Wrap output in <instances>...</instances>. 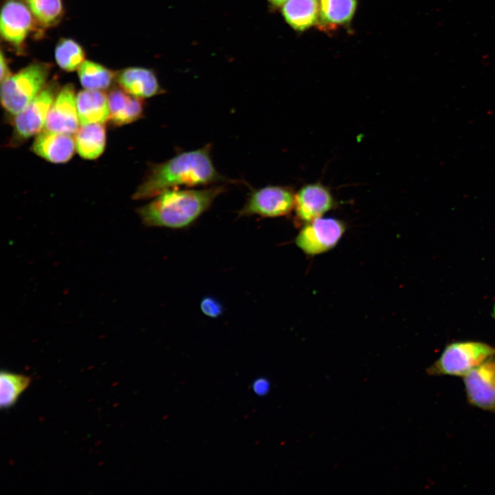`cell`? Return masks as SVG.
<instances>
[{
    "label": "cell",
    "mask_w": 495,
    "mask_h": 495,
    "mask_svg": "<svg viewBox=\"0 0 495 495\" xmlns=\"http://www.w3.org/2000/svg\"><path fill=\"white\" fill-rule=\"evenodd\" d=\"M75 138L71 134L42 131L34 140L32 150L39 157L55 164L69 161L74 154Z\"/></svg>",
    "instance_id": "cell-12"
},
{
    "label": "cell",
    "mask_w": 495,
    "mask_h": 495,
    "mask_svg": "<svg viewBox=\"0 0 495 495\" xmlns=\"http://www.w3.org/2000/svg\"><path fill=\"white\" fill-rule=\"evenodd\" d=\"M462 377L468 402L474 407L495 412V355Z\"/></svg>",
    "instance_id": "cell-8"
},
{
    "label": "cell",
    "mask_w": 495,
    "mask_h": 495,
    "mask_svg": "<svg viewBox=\"0 0 495 495\" xmlns=\"http://www.w3.org/2000/svg\"><path fill=\"white\" fill-rule=\"evenodd\" d=\"M335 204L330 190L319 182L307 184L295 193L294 210L296 219L305 223L321 217Z\"/></svg>",
    "instance_id": "cell-11"
},
{
    "label": "cell",
    "mask_w": 495,
    "mask_h": 495,
    "mask_svg": "<svg viewBox=\"0 0 495 495\" xmlns=\"http://www.w3.org/2000/svg\"><path fill=\"white\" fill-rule=\"evenodd\" d=\"M85 53L82 46L70 38L59 41L55 48V59L58 66L66 72L78 69L85 60Z\"/></svg>",
    "instance_id": "cell-21"
},
{
    "label": "cell",
    "mask_w": 495,
    "mask_h": 495,
    "mask_svg": "<svg viewBox=\"0 0 495 495\" xmlns=\"http://www.w3.org/2000/svg\"><path fill=\"white\" fill-rule=\"evenodd\" d=\"M288 0H268L270 6L274 9H277L283 6V4Z\"/></svg>",
    "instance_id": "cell-26"
},
{
    "label": "cell",
    "mask_w": 495,
    "mask_h": 495,
    "mask_svg": "<svg viewBox=\"0 0 495 495\" xmlns=\"http://www.w3.org/2000/svg\"><path fill=\"white\" fill-rule=\"evenodd\" d=\"M37 22L45 28L56 25L63 16L62 0H25Z\"/></svg>",
    "instance_id": "cell-22"
},
{
    "label": "cell",
    "mask_w": 495,
    "mask_h": 495,
    "mask_svg": "<svg viewBox=\"0 0 495 495\" xmlns=\"http://www.w3.org/2000/svg\"><path fill=\"white\" fill-rule=\"evenodd\" d=\"M50 65L33 63L1 81V100L10 114L20 113L46 86Z\"/></svg>",
    "instance_id": "cell-3"
},
{
    "label": "cell",
    "mask_w": 495,
    "mask_h": 495,
    "mask_svg": "<svg viewBox=\"0 0 495 495\" xmlns=\"http://www.w3.org/2000/svg\"><path fill=\"white\" fill-rule=\"evenodd\" d=\"M56 82L47 85L18 114L14 120V135L24 140L42 131L48 112L58 94Z\"/></svg>",
    "instance_id": "cell-7"
},
{
    "label": "cell",
    "mask_w": 495,
    "mask_h": 495,
    "mask_svg": "<svg viewBox=\"0 0 495 495\" xmlns=\"http://www.w3.org/2000/svg\"><path fill=\"white\" fill-rule=\"evenodd\" d=\"M357 0H319V19L317 25L322 30L347 25L353 17Z\"/></svg>",
    "instance_id": "cell-17"
},
{
    "label": "cell",
    "mask_w": 495,
    "mask_h": 495,
    "mask_svg": "<svg viewBox=\"0 0 495 495\" xmlns=\"http://www.w3.org/2000/svg\"><path fill=\"white\" fill-rule=\"evenodd\" d=\"M32 14L28 5L21 0H7L1 8V37L13 46L20 47L33 28Z\"/></svg>",
    "instance_id": "cell-9"
},
{
    "label": "cell",
    "mask_w": 495,
    "mask_h": 495,
    "mask_svg": "<svg viewBox=\"0 0 495 495\" xmlns=\"http://www.w3.org/2000/svg\"><path fill=\"white\" fill-rule=\"evenodd\" d=\"M76 148L85 160H95L104 151L106 144V128L102 123L82 125L75 135Z\"/></svg>",
    "instance_id": "cell-18"
},
{
    "label": "cell",
    "mask_w": 495,
    "mask_h": 495,
    "mask_svg": "<svg viewBox=\"0 0 495 495\" xmlns=\"http://www.w3.org/2000/svg\"><path fill=\"white\" fill-rule=\"evenodd\" d=\"M30 377L8 371L0 375V407L6 409L12 406L19 396L29 386Z\"/></svg>",
    "instance_id": "cell-20"
},
{
    "label": "cell",
    "mask_w": 495,
    "mask_h": 495,
    "mask_svg": "<svg viewBox=\"0 0 495 495\" xmlns=\"http://www.w3.org/2000/svg\"><path fill=\"white\" fill-rule=\"evenodd\" d=\"M79 123L75 88L67 84L58 91L48 112L45 130L72 135Z\"/></svg>",
    "instance_id": "cell-10"
},
{
    "label": "cell",
    "mask_w": 495,
    "mask_h": 495,
    "mask_svg": "<svg viewBox=\"0 0 495 495\" xmlns=\"http://www.w3.org/2000/svg\"><path fill=\"white\" fill-rule=\"evenodd\" d=\"M294 201L295 192L291 187L269 185L253 189L238 214L265 218L283 217L294 210Z\"/></svg>",
    "instance_id": "cell-5"
},
{
    "label": "cell",
    "mask_w": 495,
    "mask_h": 495,
    "mask_svg": "<svg viewBox=\"0 0 495 495\" xmlns=\"http://www.w3.org/2000/svg\"><path fill=\"white\" fill-rule=\"evenodd\" d=\"M120 87L128 94L142 99L164 93L155 73L148 68L131 67L116 74Z\"/></svg>",
    "instance_id": "cell-13"
},
{
    "label": "cell",
    "mask_w": 495,
    "mask_h": 495,
    "mask_svg": "<svg viewBox=\"0 0 495 495\" xmlns=\"http://www.w3.org/2000/svg\"><path fill=\"white\" fill-rule=\"evenodd\" d=\"M495 355V347L480 341H456L448 344L439 358L427 368L430 375L463 377Z\"/></svg>",
    "instance_id": "cell-4"
},
{
    "label": "cell",
    "mask_w": 495,
    "mask_h": 495,
    "mask_svg": "<svg viewBox=\"0 0 495 495\" xmlns=\"http://www.w3.org/2000/svg\"><path fill=\"white\" fill-rule=\"evenodd\" d=\"M254 391L258 395H265L270 389L269 382L264 379L256 380L253 384Z\"/></svg>",
    "instance_id": "cell-24"
},
{
    "label": "cell",
    "mask_w": 495,
    "mask_h": 495,
    "mask_svg": "<svg viewBox=\"0 0 495 495\" xmlns=\"http://www.w3.org/2000/svg\"><path fill=\"white\" fill-rule=\"evenodd\" d=\"M80 124H104L109 119L107 94L102 90L85 89L76 95Z\"/></svg>",
    "instance_id": "cell-15"
},
{
    "label": "cell",
    "mask_w": 495,
    "mask_h": 495,
    "mask_svg": "<svg viewBox=\"0 0 495 495\" xmlns=\"http://www.w3.org/2000/svg\"><path fill=\"white\" fill-rule=\"evenodd\" d=\"M345 230L342 221L321 217L305 223L295 239V243L305 254L318 255L333 248Z\"/></svg>",
    "instance_id": "cell-6"
},
{
    "label": "cell",
    "mask_w": 495,
    "mask_h": 495,
    "mask_svg": "<svg viewBox=\"0 0 495 495\" xmlns=\"http://www.w3.org/2000/svg\"><path fill=\"white\" fill-rule=\"evenodd\" d=\"M80 82L85 89L102 90L109 88L116 74L104 66L85 60L78 69Z\"/></svg>",
    "instance_id": "cell-19"
},
{
    "label": "cell",
    "mask_w": 495,
    "mask_h": 495,
    "mask_svg": "<svg viewBox=\"0 0 495 495\" xmlns=\"http://www.w3.org/2000/svg\"><path fill=\"white\" fill-rule=\"evenodd\" d=\"M109 120L116 126L133 122L142 118L144 102L142 98L132 96L124 90L113 89L107 94Z\"/></svg>",
    "instance_id": "cell-14"
},
{
    "label": "cell",
    "mask_w": 495,
    "mask_h": 495,
    "mask_svg": "<svg viewBox=\"0 0 495 495\" xmlns=\"http://www.w3.org/2000/svg\"><path fill=\"white\" fill-rule=\"evenodd\" d=\"M226 184L201 188H178L166 190L138 213L148 227L184 229L192 225L226 190Z\"/></svg>",
    "instance_id": "cell-2"
},
{
    "label": "cell",
    "mask_w": 495,
    "mask_h": 495,
    "mask_svg": "<svg viewBox=\"0 0 495 495\" xmlns=\"http://www.w3.org/2000/svg\"><path fill=\"white\" fill-rule=\"evenodd\" d=\"M200 309L202 313L208 317L216 318L223 312L222 304L212 296H205L200 302Z\"/></svg>",
    "instance_id": "cell-23"
},
{
    "label": "cell",
    "mask_w": 495,
    "mask_h": 495,
    "mask_svg": "<svg viewBox=\"0 0 495 495\" xmlns=\"http://www.w3.org/2000/svg\"><path fill=\"white\" fill-rule=\"evenodd\" d=\"M211 151L212 146L208 144L151 165L133 199H151L171 188H201L232 183L215 167Z\"/></svg>",
    "instance_id": "cell-1"
},
{
    "label": "cell",
    "mask_w": 495,
    "mask_h": 495,
    "mask_svg": "<svg viewBox=\"0 0 495 495\" xmlns=\"http://www.w3.org/2000/svg\"><path fill=\"white\" fill-rule=\"evenodd\" d=\"M0 65H1V81H3L6 78H7L8 76L11 75L10 72L8 68V65H7L6 60L3 56V52L1 53V58H0Z\"/></svg>",
    "instance_id": "cell-25"
},
{
    "label": "cell",
    "mask_w": 495,
    "mask_h": 495,
    "mask_svg": "<svg viewBox=\"0 0 495 495\" xmlns=\"http://www.w3.org/2000/svg\"><path fill=\"white\" fill-rule=\"evenodd\" d=\"M285 21L296 31H305L319 19V0H288L281 7Z\"/></svg>",
    "instance_id": "cell-16"
},
{
    "label": "cell",
    "mask_w": 495,
    "mask_h": 495,
    "mask_svg": "<svg viewBox=\"0 0 495 495\" xmlns=\"http://www.w3.org/2000/svg\"><path fill=\"white\" fill-rule=\"evenodd\" d=\"M492 315H493V317L495 318V305L493 308Z\"/></svg>",
    "instance_id": "cell-27"
}]
</instances>
